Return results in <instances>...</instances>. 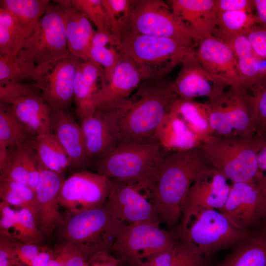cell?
<instances>
[{
  "label": "cell",
  "instance_id": "35",
  "mask_svg": "<svg viewBox=\"0 0 266 266\" xmlns=\"http://www.w3.org/2000/svg\"><path fill=\"white\" fill-rule=\"evenodd\" d=\"M218 25L213 35L223 39L246 35L257 25L255 14L245 11H227L217 13Z\"/></svg>",
  "mask_w": 266,
  "mask_h": 266
},
{
  "label": "cell",
  "instance_id": "9",
  "mask_svg": "<svg viewBox=\"0 0 266 266\" xmlns=\"http://www.w3.org/2000/svg\"><path fill=\"white\" fill-rule=\"evenodd\" d=\"M69 55L63 8L50 3L17 57L44 68Z\"/></svg>",
  "mask_w": 266,
  "mask_h": 266
},
{
  "label": "cell",
  "instance_id": "30",
  "mask_svg": "<svg viewBox=\"0 0 266 266\" xmlns=\"http://www.w3.org/2000/svg\"><path fill=\"white\" fill-rule=\"evenodd\" d=\"M31 143L44 168L63 174L71 166L67 153L52 132L34 136Z\"/></svg>",
  "mask_w": 266,
  "mask_h": 266
},
{
  "label": "cell",
  "instance_id": "56",
  "mask_svg": "<svg viewBox=\"0 0 266 266\" xmlns=\"http://www.w3.org/2000/svg\"><path fill=\"white\" fill-rule=\"evenodd\" d=\"M264 137H266V133L265 135L264 136Z\"/></svg>",
  "mask_w": 266,
  "mask_h": 266
},
{
  "label": "cell",
  "instance_id": "8",
  "mask_svg": "<svg viewBox=\"0 0 266 266\" xmlns=\"http://www.w3.org/2000/svg\"><path fill=\"white\" fill-rule=\"evenodd\" d=\"M212 135L251 136L258 134L254 96L242 87H230L206 101Z\"/></svg>",
  "mask_w": 266,
  "mask_h": 266
},
{
  "label": "cell",
  "instance_id": "28",
  "mask_svg": "<svg viewBox=\"0 0 266 266\" xmlns=\"http://www.w3.org/2000/svg\"><path fill=\"white\" fill-rule=\"evenodd\" d=\"M156 139L166 153L200 147L203 142L179 117L170 111L159 126Z\"/></svg>",
  "mask_w": 266,
  "mask_h": 266
},
{
  "label": "cell",
  "instance_id": "14",
  "mask_svg": "<svg viewBox=\"0 0 266 266\" xmlns=\"http://www.w3.org/2000/svg\"><path fill=\"white\" fill-rule=\"evenodd\" d=\"M219 211L239 228L254 230L265 217L266 195L254 179L232 183L226 202Z\"/></svg>",
  "mask_w": 266,
  "mask_h": 266
},
{
  "label": "cell",
  "instance_id": "16",
  "mask_svg": "<svg viewBox=\"0 0 266 266\" xmlns=\"http://www.w3.org/2000/svg\"><path fill=\"white\" fill-rule=\"evenodd\" d=\"M121 107L108 110L96 109L91 115L81 120L91 162L120 144L119 121Z\"/></svg>",
  "mask_w": 266,
  "mask_h": 266
},
{
  "label": "cell",
  "instance_id": "44",
  "mask_svg": "<svg viewBox=\"0 0 266 266\" xmlns=\"http://www.w3.org/2000/svg\"><path fill=\"white\" fill-rule=\"evenodd\" d=\"M258 123V134L264 136L266 133V80L253 86Z\"/></svg>",
  "mask_w": 266,
  "mask_h": 266
},
{
  "label": "cell",
  "instance_id": "29",
  "mask_svg": "<svg viewBox=\"0 0 266 266\" xmlns=\"http://www.w3.org/2000/svg\"><path fill=\"white\" fill-rule=\"evenodd\" d=\"M215 266H266V224Z\"/></svg>",
  "mask_w": 266,
  "mask_h": 266
},
{
  "label": "cell",
  "instance_id": "37",
  "mask_svg": "<svg viewBox=\"0 0 266 266\" xmlns=\"http://www.w3.org/2000/svg\"><path fill=\"white\" fill-rule=\"evenodd\" d=\"M34 136L10 112L5 104L0 105V146L11 149L30 141Z\"/></svg>",
  "mask_w": 266,
  "mask_h": 266
},
{
  "label": "cell",
  "instance_id": "21",
  "mask_svg": "<svg viewBox=\"0 0 266 266\" xmlns=\"http://www.w3.org/2000/svg\"><path fill=\"white\" fill-rule=\"evenodd\" d=\"M172 12L197 42L214 35L218 25L215 0H171Z\"/></svg>",
  "mask_w": 266,
  "mask_h": 266
},
{
  "label": "cell",
  "instance_id": "39",
  "mask_svg": "<svg viewBox=\"0 0 266 266\" xmlns=\"http://www.w3.org/2000/svg\"><path fill=\"white\" fill-rule=\"evenodd\" d=\"M134 0H102L110 29L120 42L130 18Z\"/></svg>",
  "mask_w": 266,
  "mask_h": 266
},
{
  "label": "cell",
  "instance_id": "27",
  "mask_svg": "<svg viewBox=\"0 0 266 266\" xmlns=\"http://www.w3.org/2000/svg\"><path fill=\"white\" fill-rule=\"evenodd\" d=\"M223 40L229 44L234 53L243 88L250 89L266 80V60L260 58L255 54L246 35Z\"/></svg>",
  "mask_w": 266,
  "mask_h": 266
},
{
  "label": "cell",
  "instance_id": "55",
  "mask_svg": "<svg viewBox=\"0 0 266 266\" xmlns=\"http://www.w3.org/2000/svg\"><path fill=\"white\" fill-rule=\"evenodd\" d=\"M265 219H266V215H265Z\"/></svg>",
  "mask_w": 266,
  "mask_h": 266
},
{
  "label": "cell",
  "instance_id": "48",
  "mask_svg": "<svg viewBox=\"0 0 266 266\" xmlns=\"http://www.w3.org/2000/svg\"><path fill=\"white\" fill-rule=\"evenodd\" d=\"M18 240L0 234V266L15 265L14 249Z\"/></svg>",
  "mask_w": 266,
  "mask_h": 266
},
{
  "label": "cell",
  "instance_id": "7",
  "mask_svg": "<svg viewBox=\"0 0 266 266\" xmlns=\"http://www.w3.org/2000/svg\"><path fill=\"white\" fill-rule=\"evenodd\" d=\"M166 154L158 142L122 143L94 160L93 164L100 175L113 180L138 182L148 191Z\"/></svg>",
  "mask_w": 266,
  "mask_h": 266
},
{
  "label": "cell",
  "instance_id": "42",
  "mask_svg": "<svg viewBox=\"0 0 266 266\" xmlns=\"http://www.w3.org/2000/svg\"><path fill=\"white\" fill-rule=\"evenodd\" d=\"M120 59V51L112 46L110 47L91 46L88 53V61L98 64L104 69L106 83L110 80Z\"/></svg>",
  "mask_w": 266,
  "mask_h": 266
},
{
  "label": "cell",
  "instance_id": "54",
  "mask_svg": "<svg viewBox=\"0 0 266 266\" xmlns=\"http://www.w3.org/2000/svg\"><path fill=\"white\" fill-rule=\"evenodd\" d=\"M59 251L57 245L52 248V257L48 266H66Z\"/></svg>",
  "mask_w": 266,
  "mask_h": 266
},
{
  "label": "cell",
  "instance_id": "38",
  "mask_svg": "<svg viewBox=\"0 0 266 266\" xmlns=\"http://www.w3.org/2000/svg\"><path fill=\"white\" fill-rule=\"evenodd\" d=\"M0 197L1 201L17 208L29 209L35 216L34 192L28 186L13 181L0 180Z\"/></svg>",
  "mask_w": 266,
  "mask_h": 266
},
{
  "label": "cell",
  "instance_id": "1",
  "mask_svg": "<svg viewBox=\"0 0 266 266\" xmlns=\"http://www.w3.org/2000/svg\"><path fill=\"white\" fill-rule=\"evenodd\" d=\"M209 166L200 147L166 154L159 163L149 189L160 223H179L184 204L200 170Z\"/></svg>",
  "mask_w": 266,
  "mask_h": 266
},
{
  "label": "cell",
  "instance_id": "6",
  "mask_svg": "<svg viewBox=\"0 0 266 266\" xmlns=\"http://www.w3.org/2000/svg\"><path fill=\"white\" fill-rule=\"evenodd\" d=\"M265 142V137L258 134L251 136L210 135L200 148L209 166L232 183H238L254 179L258 153Z\"/></svg>",
  "mask_w": 266,
  "mask_h": 266
},
{
  "label": "cell",
  "instance_id": "18",
  "mask_svg": "<svg viewBox=\"0 0 266 266\" xmlns=\"http://www.w3.org/2000/svg\"><path fill=\"white\" fill-rule=\"evenodd\" d=\"M228 85L210 74L198 60L196 56L181 64V68L171 88L180 98L193 100L206 97L213 99L225 91Z\"/></svg>",
  "mask_w": 266,
  "mask_h": 266
},
{
  "label": "cell",
  "instance_id": "46",
  "mask_svg": "<svg viewBox=\"0 0 266 266\" xmlns=\"http://www.w3.org/2000/svg\"><path fill=\"white\" fill-rule=\"evenodd\" d=\"M255 54L266 60V28L256 25L246 35Z\"/></svg>",
  "mask_w": 266,
  "mask_h": 266
},
{
  "label": "cell",
  "instance_id": "32",
  "mask_svg": "<svg viewBox=\"0 0 266 266\" xmlns=\"http://www.w3.org/2000/svg\"><path fill=\"white\" fill-rule=\"evenodd\" d=\"M32 33L10 12L0 7V55L17 56Z\"/></svg>",
  "mask_w": 266,
  "mask_h": 266
},
{
  "label": "cell",
  "instance_id": "49",
  "mask_svg": "<svg viewBox=\"0 0 266 266\" xmlns=\"http://www.w3.org/2000/svg\"><path fill=\"white\" fill-rule=\"evenodd\" d=\"M119 264L118 258L110 254L109 251H102L87 260L84 266H119Z\"/></svg>",
  "mask_w": 266,
  "mask_h": 266
},
{
  "label": "cell",
  "instance_id": "24",
  "mask_svg": "<svg viewBox=\"0 0 266 266\" xmlns=\"http://www.w3.org/2000/svg\"><path fill=\"white\" fill-rule=\"evenodd\" d=\"M32 140L9 149L6 157L0 163V180L25 184L34 192L39 179L41 164L32 145Z\"/></svg>",
  "mask_w": 266,
  "mask_h": 266
},
{
  "label": "cell",
  "instance_id": "19",
  "mask_svg": "<svg viewBox=\"0 0 266 266\" xmlns=\"http://www.w3.org/2000/svg\"><path fill=\"white\" fill-rule=\"evenodd\" d=\"M120 52L119 62L110 80L94 95L95 109L108 110L120 108L129 100L130 96L142 81L133 62Z\"/></svg>",
  "mask_w": 266,
  "mask_h": 266
},
{
  "label": "cell",
  "instance_id": "13",
  "mask_svg": "<svg viewBox=\"0 0 266 266\" xmlns=\"http://www.w3.org/2000/svg\"><path fill=\"white\" fill-rule=\"evenodd\" d=\"M144 186L138 182L112 180L105 206L115 218L130 223L160 224L155 208ZM148 193V192H147Z\"/></svg>",
  "mask_w": 266,
  "mask_h": 266
},
{
  "label": "cell",
  "instance_id": "41",
  "mask_svg": "<svg viewBox=\"0 0 266 266\" xmlns=\"http://www.w3.org/2000/svg\"><path fill=\"white\" fill-rule=\"evenodd\" d=\"M71 2L74 7L94 23L97 31L113 35L102 0H71Z\"/></svg>",
  "mask_w": 266,
  "mask_h": 266
},
{
  "label": "cell",
  "instance_id": "11",
  "mask_svg": "<svg viewBox=\"0 0 266 266\" xmlns=\"http://www.w3.org/2000/svg\"><path fill=\"white\" fill-rule=\"evenodd\" d=\"M125 33L168 38L197 45L194 37L177 20L171 7L160 0H134L122 35Z\"/></svg>",
  "mask_w": 266,
  "mask_h": 266
},
{
  "label": "cell",
  "instance_id": "22",
  "mask_svg": "<svg viewBox=\"0 0 266 266\" xmlns=\"http://www.w3.org/2000/svg\"><path fill=\"white\" fill-rule=\"evenodd\" d=\"M228 180L217 169L209 165L205 166L190 187L183 208L198 206L220 210L230 194L231 185Z\"/></svg>",
  "mask_w": 266,
  "mask_h": 266
},
{
  "label": "cell",
  "instance_id": "2",
  "mask_svg": "<svg viewBox=\"0 0 266 266\" xmlns=\"http://www.w3.org/2000/svg\"><path fill=\"white\" fill-rule=\"evenodd\" d=\"M160 79L139 86L137 92L121 109L120 144L157 142V131L178 97L172 82Z\"/></svg>",
  "mask_w": 266,
  "mask_h": 266
},
{
  "label": "cell",
  "instance_id": "4",
  "mask_svg": "<svg viewBox=\"0 0 266 266\" xmlns=\"http://www.w3.org/2000/svg\"><path fill=\"white\" fill-rule=\"evenodd\" d=\"M126 225L104 204L76 213L66 210L55 230L62 243L73 245L87 261L98 252L110 251Z\"/></svg>",
  "mask_w": 266,
  "mask_h": 266
},
{
  "label": "cell",
  "instance_id": "52",
  "mask_svg": "<svg viewBox=\"0 0 266 266\" xmlns=\"http://www.w3.org/2000/svg\"><path fill=\"white\" fill-rule=\"evenodd\" d=\"M257 25L266 28V0H254Z\"/></svg>",
  "mask_w": 266,
  "mask_h": 266
},
{
  "label": "cell",
  "instance_id": "26",
  "mask_svg": "<svg viewBox=\"0 0 266 266\" xmlns=\"http://www.w3.org/2000/svg\"><path fill=\"white\" fill-rule=\"evenodd\" d=\"M62 8L70 55L81 61H87L88 51L96 31L93 29L91 21L72 4Z\"/></svg>",
  "mask_w": 266,
  "mask_h": 266
},
{
  "label": "cell",
  "instance_id": "50",
  "mask_svg": "<svg viewBox=\"0 0 266 266\" xmlns=\"http://www.w3.org/2000/svg\"><path fill=\"white\" fill-rule=\"evenodd\" d=\"M264 145L260 150L258 155V170L254 178L266 195V137Z\"/></svg>",
  "mask_w": 266,
  "mask_h": 266
},
{
  "label": "cell",
  "instance_id": "25",
  "mask_svg": "<svg viewBox=\"0 0 266 266\" xmlns=\"http://www.w3.org/2000/svg\"><path fill=\"white\" fill-rule=\"evenodd\" d=\"M5 104L33 136L51 132V107L41 95L20 97Z\"/></svg>",
  "mask_w": 266,
  "mask_h": 266
},
{
  "label": "cell",
  "instance_id": "36",
  "mask_svg": "<svg viewBox=\"0 0 266 266\" xmlns=\"http://www.w3.org/2000/svg\"><path fill=\"white\" fill-rule=\"evenodd\" d=\"M43 69L34 63L21 59L17 56L0 55V83L25 79H32L36 82Z\"/></svg>",
  "mask_w": 266,
  "mask_h": 266
},
{
  "label": "cell",
  "instance_id": "40",
  "mask_svg": "<svg viewBox=\"0 0 266 266\" xmlns=\"http://www.w3.org/2000/svg\"><path fill=\"white\" fill-rule=\"evenodd\" d=\"M43 236L33 212L26 208H19L14 227L13 238L25 244H39Z\"/></svg>",
  "mask_w": 266,
  "mask_h": 266
},
{
  "label": "cell",
  "instance_id": "15",
  "mask_svg": "<svg viewBox=\"0 0 266 266\" xmlns=\"http://www.w3.org/2000/svg\"><path fill=\"white\" fill-rule=\"evenodd\" d=\"M79 59L69 56L46 66L35 82L41 96L51 107L67 110L73 100L76 64Z\"/></svg>",
  "mask_w": 266,
  "mask_h": 266
},
{
  "label": "cell",
  "instance_id": "47",
  "mask_svg": "<svg viewBox=\"0 0 266 266\" xmlns=\"http://www.w3.org/2000/svg\"><path fill=\"white\" fill-rule=\"evenodd\" d=\"M217 13L227 11H245L253 13L254 0H215Z\"/></svg>",
  "mask_w": 266,
  "mask_h": 266
},
{
  "label": "cell",
  "instance_id": "53",
  "mask_svg": "<svg viewBox=\"0 0 266 266\" xmlns=\"http://www.w3.org/2000/svg\"><path fill=\"white\" fill-rule=\"evenodd\" d=\"M52 249L45 246L33 260L31 266H48L52 257Z\"/></svg>",
  "mask_w": 266,
  "mask_h": 266
},
{
  "label": "cell",
  "instance_id": "23",
  "mask_svg": "<svg viewBox=\"0 0 266 266\" xmlns=\"http://www.w3.org/2000/svg\"><path fill=\"white\" fill-rule=\"evenodd\" d=\"M51 132L67 153L71 166L83 167L91 163L81 126L67 110L51 108Z\"/></svg>",
  "mask_w": 266,
  "mask_h": 266
},
{
  "label": "cell",
  "instance_id": "20",
  "mask_svg": "<svg viewBox=\"0 0 266 266\" xmlns=\"http://www.w3.org/2000/svg\"><path fill=\"white\" fill-rule=\"evenodd\" d=\"M65 180L63 174L41 165L39 181L34 190V203L37 223L44 235L50 236L61 219L58 196Z\"/></svg>",
  "mask_w": 266,
  "mask_h": 266
},
{
  "label": "cell",
  "instance_id": "51",
  "mask_svg": "<svg viewBox=\"0 0 266 266\" xmlns=\"http://www.w3.org/2000/svg\"><path fill=\"white\" fill-rule=\"evenodd\" d=\"M108 44L115 47L118 50L121 42L113 35L97 31L92 38L91 46L105 47Z\"/></svg>",
  "mask_w": 266,
  "mask_h": 266
},
{
  "label": "cell",
  "instance_id": "33",
  "mask_svg": "<svg viewBox=\"0 0 266 266\" xmlns=\"http://www.w3.org/2000/svg\"><path fill=\"white\" fill-rule=\"evenodd\" d=\"M207 257L194 252L179 240L172 248L147 259L142 266H207Z\"/></svg>",
  "mask_w": 266,
  "mask_h": 266
},
{
  "label": "cell",
  "instance_id": "5",
  "mask_svg": "<svg viewBox=\"0 0 266 266\" xmlns=\"http://www.w3.org/2000/svg\"><path fill=\"white\" fill-rule=\"evenodd\" d=\"M118 50L133 62L142 80L161 79L196 55L193 46L180 41L133 33L122 36Z\"/></svg>",
  "mask_w": 266,
  "mask_h": 266
},
{
  "label": "cell",
  "instance_id": "10",
  "mask_svg": "<svg viewBox=\"0 0 266 266\" xmlns=\"http://www.w3.org/2000/svg\"><path fill=\"white\" fill-rule=\"evenodd\" d=\"M179 241L176 233L161 229L159 225L140 222L126 224L111 251L129 266H141L147 259L169 249Z\"/></svg>",
  "mask_w": 266,
  "mask_h": 266
},
{
  "label": "cell",
  "instance_id": "31",
  "mask_svg": "<svg viewBox=\"0 0 266 266\" xmlns=\"http://www.w3.org/2000/svg\"><path fill=\"white\" fill-rule=\"evenodd\" d=\"M170 112L179 117L203 142L212 135L206 102H198L178 97L173 102Z\"/></svg>",
  "mask_w": 266,
  "mask_h": 266
},
{
  "label": "cell",
  "instance_id": "45",
  "mask_svg": "<svg viewBox=\"0 0 266 266\" xmlns=\"http://www.w3.org/2000/svg\"><path fill=\"white\" fill-rule=\"evenodd\" d=\"M45 247L39 244H25L18 241L14 249L15 259L24 266H31L34 259Z\"/></svg>",
  "mask_w": 266,
  "mask_h": 266
},
{
  "label": "cell",
  "instance_id": "12",
  "mask_svg": "<svg viewBox=\"0 0 266 266\" xmlns=\"http://www.w3.org/2000/svg\"><path fill=\"white\" fill-rule=\"evenodd\" d=\"M112 180L97 173L83 170L66 179L58 196L60 206L79 213L105 204Z\"/></svg>",
  "mask_w": 266,
  "mask_h": 266
},
{
  "label": "cell",
  "instance_id": "3",
  "mask_svg": "<svg viewBox=\"0 0 266 266\" xmlns=\"http://www.w3.org/2000/svg\"><path fill=\"white\" fill-rule=\"evenodd\" d=\"M257 231L242 230L220 211L201 206L184 207L176 232L179 240L200 255L208 257L233 247Z\"/></svg>",
  "mask_w": 266,
  "mask_h": 266
},
{
  "label": "cell",
  "instance_id": "43",
  "mask_svg": "<svg viewBox=\"0 0 266 266\" xmlns=\"http://www.w3.org/2000/svg\"><path fill=\"white\" fill-rule=\"evenodd\" d=\"M36 89L38 88L35 83L34 85L25 83L22 81H9L0 83V103L6 104L10 101L20 97L37 95Z\"/></svg>",
  "mask_w": 266,
  "mask_h": 266
},
{
  "label": "cell",
  "instance_id": "17",
  "mask_svg": "<svg viewBox=\"0 0 266 266\" xmlns=\"http://www.w3.org/2000/svg\"><path fill=\"white\" fill-rule=\"evenodd\" d=\"M196 56L210 74L229 87H243L241 76L234 53L222 38L215 36L199 41Z\"/></svg>",
  "mask_w": 266,
  "mask_h": 266
},
{
  "label": "cell",
  "instance_id": "34",
  "mask_svg": "<svg viewBox=\"0 0 266 266\" xmlns=\"http://www.w3.org/2000/svg\"><path fill=\"white\" fill-rule=\"evenodd\" d=\"M50 4L48 0H0V7L7 10L25 29L33 33Z\"/></svg>",
  "mask_w": 266,
  "mask_h": 266
}]
</instances>
